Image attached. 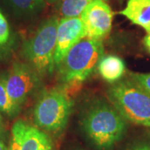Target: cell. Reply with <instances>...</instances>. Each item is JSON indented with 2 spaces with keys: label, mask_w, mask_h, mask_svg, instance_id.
<instances>
[{
  "label": "cell",
  "mask_w": 150,
  "mask_h": 150,
  "mask_svg": "<svg viewBox=\"0 0 150 150\" xmlns=\"http://www.w3.org/2000/svg\"><path fill=\"white\" fill-rule=\"evenodd\" d=\"M81 128L87 139L98 149L110 150L126 133V120L112 106L103 100L92 102L81 119Z\"/></svg>",
  "instance_id": "obj_1"
},
{
  "label": "cell",
  "mask_w": 150,
  "mask_h": 150,
  "mask_svg": "<svg viewBox=\"0 0 150 150\" xmlns=\"http://www.w3.org/2000/svg\"><path fill=\"white\" fill-rule=\"evenodd\" d=\"M103 57L102 41L83 38L73 46L59 65L61 80L70 87L79 84L94 72Z\"/></svg>",
  "instance_id": "obj_2"
},
{
  "label": "cell",
  "mask_w": 150,
  "mask_h": 150,
  "mask_svg": "<svg viewBox=\"0 0 150 150\" xmlns=\"http://www.w3.org/2000/svg\"><path fill=\"white\" fill-rule=\"evenodd\" d=\"M108 98L125 120L150 128V93L132 79L115 82Z\"/></svg>",
  "instance_id": "obj_3"
},
{
  "label": "cell",
  "mask_w": 150,
  "mask_h": 150,
  "mask_svg": "<svg viewBox=\"0 0 150 150\" xmlns=\"http://www.w3.org/2000/svg\"><path fill=\"white\" fill-rule=\"evenodd\" d=\"M59 21L56 17L45 19L23 46V54L28 64L41 77L50 75L55 69L54 53Z\"/></svg>",
  "instance_id": "obj_4"
},
{
  "label": "cell",
  "mask_w": 150,
  "mask_h": 150,
  "mask_svg": "<svg viewBox=\"0 0 150 150\" xmlns=\"http://www.w3.org/2000/svg\"><path fill=\"white\" fill-rule=\"evenodd\" d=\"M74 102L64 89L43 91L33 108L35 126L44 132L58 134L66 128Z\"/></svg>",
  "instance_id": "obj_5"
},
{
  "label": "cell",
  "mask_w": 150,
  "mask_h": 150,
  "mask_svg": "<svg viewBox=\"0 0 150 150\" xmlns=\"http://www.w3.org/2000/svg\"><path fill=\"white\" fill-rule=\"evenodd\" d=\"M3 76L9 96L19 107L36 94L42 85L41 76L28 64L16 62Z\"/></svg>",
  "instance_id": "obj_6"
},
{
  "label": "cell",
  "mask_w": 150,
  "mask_h": 150,
  "mask_svg": "<svg viewBox=\"0 0 150 150\" xmlns=\"http://www.w3.org/2000/svg\"><path fill=\"white\" fill-rule=\"evenodd\" d=\"M8 150H53V144L44 131L23 120H17L11 129Z\"/></svg>",
  "instance_id": "obj_7"
},
{
  "label": "cell",
  "mask_w": 150,
  "mask_h": 150,
  "mask_svg": "<svg viewBox=\"0 0 150 150\" xmlns=\"http://www.w3.org/2000/svg\"><path fill=\"white\" fill-rule=\"evenodd\" d=\"M86 29V37L101 40L112 29V9L104 0H94L81 13Z\"/></svg>",
  "instance_id": "obj_8"
},
{
  "label": "cell",
  "mask_w": 150,
  "mask_h": 150,
  "mask_svg": "<svg viewBox=\"0 0 150 150\" xmlns=\"http://www.w3.org/2000/svg\"><path fill=\"white\" fill-rule=\"evenodd\" d=\"M86 37V29L80 17L60 18L57 28L55 67H59L73 46Z\"/></svg>",
  "instance_id": "obj_9"
},
{
  "label": "cell",
  "mask_w": 150,
  "mask_h": 150,
  "mask_svg": "<svg viewBox=\"0 0 150 150\" xmlns=\"http://www.w3.org/2000/svg\"><path fill=\"white\" fill-rule=\"evenodd\" d=\"M118 13L150 33V0H128L126 7Z\"/></svg>",
  "instance_id": "obj_10"
},
{
  "label": "cell",
  "mask_w": 150,
  "mask_h": 150,
  "mask_svg": "<svg viewBox=\"0 0 150 150\" xmlns=\"http://www.w3.org/2000/svg\"><path fill=\"white\" fill-rule=\"evenodd\" d=\"M12 13L18 18L29 19L40 14L45 8L44 0H3Z\"/></svg>",
  "instance_id": "obj_11"
},
{
  "label": "cell",
  "mask_w": 150,
  "mask_h": 150,
  "mask_svg": "<svg viewBox=\"0 0 150 150\" xmlns=\"http://www.w3.org/2000/svg\"><path fill=\"white\" fill-rule=\"evenodd\" d=\"M98 70L104 80L113 83L122 78L125 72V64L118 56L108 55L100 60Z\"/></svg>",
  "instance_id": "obj_12"
},
{
  "label": "cell",
  "mask_w": 150,
  "mask_h": 150,
  "mask_svg": "<svg viewBox=\"0 0 150 150\" xmlns=\"http://www.w3.org/2000/svg\"><path fill=\"white\" fill-rule=\"evenodd\" d=\"M94 0H59L58 11L62 18L80 17L86 7Z\"/></svg>",
  "instance_id": "obj_13"
},
{
  "label": "cell",
  "mask_w": 150,
  "mask_h": 150,
  "mask_svg": "<svg viewBox=\"0 0 150 150\" xmlns=\"http://www.w3.org/2000/svg\"><path fill=\"white\" fill-rule=\"evenodd\" d=\"M21 107L12 100L6 88L3 74L0 75V112L9 118H14L20 112Z\"/></svg>",
  "instance_id": "obj_14"
},
{
  "label": "cell",
  "mask_w": 150,
  "mask_h": 150,
  "mask_svg": "<svg viewBox=\"0 0 150 150\" xmlns=\"http://www.w3.org/2000/svg\"><path fill=\"white\" fill-rule=\"evenodd\" d=\"M11 38L10 27L5 16L0 12V48L5 47Z\"/></svg>",
  "instance_id": "obj_15"
},
{
  "label": "cell",
  "mask_w": 150,
  "mask_h": 150,
  "mask_svg": "<svg viewBox=\"0 0 150 150\" xmlns=\"http://www.w3.org/2000/svg\"><path fill=\"white\" fill-rule=\"evenodd\" d=\"M131 79L150 93V73L131 74Z\"/></svg>",
  "instance_id": "obj_16"
},
{
  "label": "cell",
  "mask_w": 150,
  "mask_h": 150,
  "mask_svg": "<svg viewBox=\"0 0 150 150\" xmlns=\"http://www.w3.org/2000/svg\"><path fill=\"white\" fill-rule=\"evenodd\" d=\"M130 150H150V144L146 142H139L134 144Z\"/></svg>",
  "instance_id": "obj_17"
},
{
  "label": "cell",
  "mask_w": 150,
  "mask_h": 150,
  "mask_svg": "<svg viewBox=\"0 0 150 150\" xmlns=\"http://www.w3.org/2000/svg\"><path fill=\"white\" fill-rule=\"evenodd\" d=\"M144 42L146 48H148V50L150 52V33H149L145 36Z\"/></svg>",
  "instance_id": "obj_18"
},
{
  "label": "cell",
  "mask_w": 150,
  "mask_h": 150,
  "mask_svg": "<svg viewBox=\"0 0 150 150\" xmlns=\"http://www.w3.org/2000/svg\"><path fill=\"white\" fill-rule=\"evenodd\" d=\"M0 150H8L7 146L4 144V142L3 141V139L0 138Z\"/></svg>",
  "instance_id": "obj_19"
},
{
  "label": "cell",
  "mask_w": 150,
  "mask_h": 150,
  "mask_svg": "<svg viewBox=\"0 0 150 150\" xmlns=\"http://www.w3.org/2000/svg\"><path fill=\"white\" fill-rule=\"evenodd\" d=\"M4 129V120H3V117H2V114L0 112V133L3 131Z\"/></svg>",
  "instance_id": "obj_20"
},
{
  "label": "cell",
  "mask_w": 150,
  "mask_h": 150,
  "mask_svg": "<svg viewBox=\"0 0 150 150\" xmlns=\"http://www.w3.org/2000/svg\"><path fill=\"white\" fill-rule=\"evenodd\" d=\"M46 3H49V4H57L59 2V0H44Z\"/></svg>",
  "instance_id": "obj_21"
}]
</instances>
